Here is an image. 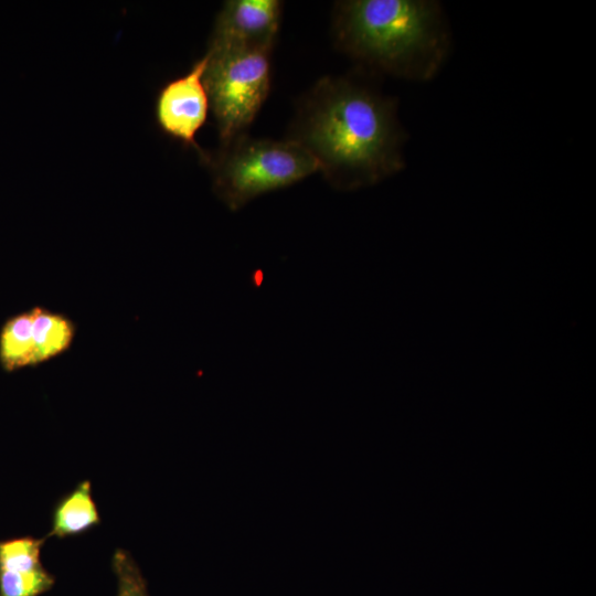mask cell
Instances as JSON below:
<instances>
[{
  "label": "cell",
  "instance_id": "obj_1",
  "mask_svg": "<svg viewBox=\"0 0 596 596\" xmlns=\"http://www.w3.org/2000/svg\"><path fill=\"white\" fill-rule=\"evenodd\" d=\"M288 139L341 190L373 185L405 166L396 100L351 77L320 79L300 102Z\"/></svg>",
  "mask_w": 596,
  "mask_h": 596
},
{
  "label": "cell",
  "instance_id": "obj_2",
  "mask_svg": "<svg viewBox=\"0 0 596 596\" xmlns=\"http://www.w3.org/2000/svg\"><path fill=\"white\" fill-rule=\"evenodd\" d=\"M332 30L345 54L372 70L409 81L432 79L450 50L435 0H345L334 4Z\"/></svg>",
  "mask_w": 596,
  "mask_h": 596
},
{
  "label": "cell",
  "instance_id": "obj_3",
  "mask_svg": "<svg viewBox=\"0 0 596 596\" xmlns=\"http://www.w3.org/2000/svg\"><path fill=\"white\" fill-rule=\"evenodd\" d=\"M212 166L214 190L233 211L260 194L319 172L317 161L297 142L288 138L255 139L245 134L223 145Z\"/></svg>",
  "mask_w": 596,
  "mask_h": 596
},
{
  "label": "cell",
  "instance_id": "obj_4",
  "mask_svg": "<svg viewBox=\"0 0 596 596\" xmlns=\"http://www.w3.org/2000/svg\"><path fill=\"white\" fill-rule=\"evenodd\" d=\"M270 52L210 45L203 75L223 145L244 135L270 88Z\"/></svg>",
  "mask_w": 596,
  "mask_h": 596
},
{
  "label": "cell",
  "instance_id": "obj_5",
  "mask_svg": "<svg viewBox=\"0 0 596 596\" xmlns=\"http://www.w3.org/2000/svg\"><path fill=\"white\" fill-rule=\"evenodd\" d=\"M206 54L184 75L166 83L156 102V118L168 136L199 149L196 132L207 118L210 102L203 75Z\"/></svg>",
  "mask_w": 596,
  "mask_h": 596
},
{
  "label": "cell",
  "instance_id": "obj_6",
  "mask_svg": "<svg viewBox=\"0 0 596 596\" xmlns=\"http://www.w3.org/2000/svg\"><path fill=\"white\" fill-rule=\"evenodd\" d=\"M283 2L278 0H230L220 11L211 45L270 52L276 40Z\"/></svg>",
  "mask_w": 596,
  "mask_h": 596
},
{
  "label": "cell",
  "instance_id": "obj_7",
  "mask_svg": "<svg viewBox=\"0 0 596 596\" xmlns=\"http://www.w3.org/2000/svg\"><path fill=\"white\" fill-rule=\"evenodd\" d=\"M46 538L21 536L0 541V596H39L54 585L43 567Z\"/></svg>",
  "mask_w": 596,
  "mask_h": 596
},
{
  "label": "cell",
  "instance_id": "obj_8",
  "mask_svg": "<svg viewBox=\"0 0 596 596\" xmlns=\"http://www.w3.org/2000/svg\"><path fill=\"white\" fill-rule=\"evenodd\" d=\"M33 368L66 353L74 344L77 326L67 315L42 306L31 308Z\"/></svg>",
  "mask_w": 596,
  "mask_h": 596
},
{
  "label": "cell",
  "instance_id": "obj_9",
  "mask_svg": "<svg viewBox=\"0 0 596 596\" xmlns=\"http://www.w3.org/2000/svg\"><path fill=\"white\" fill-rule=\"evenodd\" d=\"M100 523L89 480H83L61 497L52 512L51 531L45 538L64 539L83 534Z\"/></svg>",
  "mask_w": 596,
  "mask_h": 596
},
{
  "label": "cell",
  "instance_id": "obj_10",
  "mask_svg": "<svg viewBox=\"0 0 596 596\" xmlns=\"http://www.w3.org/2000/svg\"><path fill=\"white\" fill-rule=\"evenodd\" d=\"M0 366L7 373L33 368L31 309L10 316L0 328Z\"/></svg>",
  "mask_w": 596,
  "mask_h": 596
},
{
  "label": "cell",
  "instance_id": "obj_11",
  "mask_svg": "<svg viewBox=\"0 0 596 596\" xmlns=\"http://www.w3.org/2000/svg\"><path fill=\"white\" fill-rule=\"evenodd\" d=\"M111 567L117 577V596H149L147 583L129 552L117 549Z\"/></svg>",
  "mask_w": 596,
  "mask_h": 596
}]
</instances>
